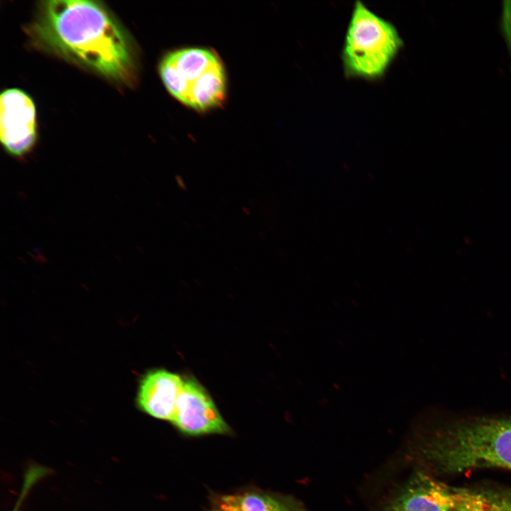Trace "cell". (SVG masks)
Instances as JSON below:
<instances>
[{"label": "cell", "instance_id": "cell-1", "mask_svg": "<svg viewBox=\"0 0 511 511\" xmlns=\"http://www.w3.org/2000/svg\"><path fill=\"white\" fill-rule=\"evenodd\" d=\"M41 45L65 58L117 81L130 78L132 45L123 28L100 2H42L34 23Z\"/></svg>", "mask_w": 511, "mask_h": 511}, {"label": "cell", "instance_id": "cell-2", "mask_svg": "<svg viewBox=\"0 0 511 511\" xmlns=\"http://www.w3.org/2000/svg\"><path fill=\"white\" fill-rule=\"evenodd\" d=\"M422 450L426 459L442 472L485 467L511 470V419H480L450 427Z\"/></svg>", "mask_w": 511, "mask_h": 511}, {"label": "cell", "instance_id": "cell-3", "mask_svg": "<svg viewBox=\"0 0 511 511\" xmlns=\"http://www.w3.org/2000/svg\"><path fill=\"white\" fill-rule=\"evenodd\" d=\"M161 79L177 101L197 111L221 106L226 94V76L217 53L207 48L173 50L162 59Z\"/></svg>", "mask_w": 511, "mask_h": 511}, {"label": "cell", "instance_id": "cell-4", "mask_svg": "<svg viewBox=\"0 0 511 511\" xmlns=\"http://www.w3.org/2000/svg\"><path fill=\"white\" fill-rule=\"evenodd\" d=\"M402 45L392 23L357 1L342 49L345 73L366 79L379 78L385 73Z\"/></svg>", "mask_w": 511, "mask_h": 511}, {"label": "cell", "instance_id": "cell-5", "mask_svg": "<svg viewBox=\"0 0 511 511\" xmlns=\"http://www.w3.org/2000/svg\"><path fill=\"white\" fill-rule=\"evenodd\" d=\"M35 108L32 99L19 89H9L0 97V139L5 150L21 158L36 141Z\"/></svg>", "mask_w": 511, "mask_h": 511}, {"label": "cell", "instance_id": "cell-6", "mask_svg": "<svg viewBox=\"0 0 511 511\" xmlns=\"http://www.w3.org/2000/svg\"><path fill=\"white\" fill-rule=\"evenodd\" d=\"M172 423L189 435L224 434L229 426L204 387L192 378L183 379Z\"/></svg>", "mask_w": 511, "mask_h": 511}, {"label": "cell", "instance_id": "cell-7", "mask_svg": "<svg viewBox=\"0 0 511 511\" xmlns=\"http://www.w3.org/2000/svg\"><path fill=\"white\" fill-rule=\"evenodd\" d=\"M454 489L417 472L386 504L385 511H454Z\"/></svg>", "mask_w": 511, "mask_h": 511}, {"label": "cell", "instance_id": "cell-8", "mask_svg": "<svg viewBox=\"0 0 511 511\" xmlns=\"http://www.w3.org/2000/svg\"><path fill=\"white\" fill-rule=\"evenodd\" d=\"M183 379L165 369H153L141 378L136 397L138 409L156 419L172 422Z\"/></svg>", "mask_w": 511, "mask_h": 511}, {"label": "cell", "instance_id": "cell-9", "mask_svg": "<svg viewBox=\"0 0 511 511\" xmlns=\"http://www.w3.org/2000/svg\"><path fill=\"white\" fill-rule=\"evenodd\" d=\"M219 508L225 511H301L293 500L256 493L224 496Z\"/></svg>", "mask_w": 511, "mask_h": 511}, {"label": "cell", "instance_id": "cell-10", "mask_svg": "<svg viewBox=\"0 0 511 511\" xmlns=\"http://www.w3.org/2000/svg\"><path fill=\"white\" fill-rule=\"evenodd\" d=\"M457 511H511V492L454 489Z\"/></svg>", "mask_w": 511, "mask_h": 511}, {"label": "cell", "instance_id": "cell-11", "mask_svg": "<svg viewBox=\"0 0 511 511\" xmlns=\"http://www.w3.org/2000/svg\"><path fill=\"white\" fill-rule=\"evenodd\" d=\"M454 511H457V510H454Z\"/></svg>", "mask_w": 511, "mask_h": 511}]
</instances>
